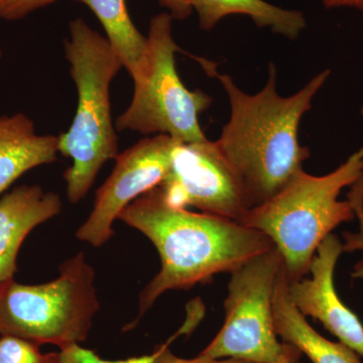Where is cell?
I'll return each instance as SVG.
<instances>
[{"label":"cell","instance_id":"cell-1","mask_svg":"<svg viewBox=\"0 0 363 363\" xmlns=\"http://www.w3.org/2000/svg\"><path fill=\"white\" fill-rule=\"evenodd\" d=\"M118 219L147 236L161 259V271L143 289L138 316L126 329L133 328L162 294L209 283L276 248L267 234L238 221L172 207L157 188L136 198Z\"/></svg>","mask_w":363,"mask_h":363},{"label":"cell","instance_id":"cell-2","mask_svg":"<svg viewBox=\"0 0 363 363\" xmlns=\"http://www.w3.org/2000/svg\"><path fill=\"white\" fill-rule=\"evenodd\" d=\"M210 74L220 81L228 95L230 119L222 130L217 145L231 164L252 207L278 194L303 171L309 147L298 142V128L312 100L330 75L325 70L292 96H279L277 69L269 64L264 89L247 94L229 75H220L212 65Z\"/></svg>","mask_w":363,"mask_h":363},{"label":"cell","instance_id":"cell-3","mask_svg":"<svg viewBox=\"0 0 363 363\" xmlns=\"http://www.w3.org/2000/svg\"><path fill=\"white\" fill-rule=\"evenodd\" d=\"M69 32L65 54L78 104L70 128L59 135V152L73 162L64 179L69 201L78 203L89 192L104 164L118 156L109 90L124 67L108 39L82 18L72 21Z\"/></svg>","mask_w":363,"mask_h":363},{"label":"cell","instance_id":"cell-4","mask_svg":"<svg viewBox=\"0 0 363 363\" xmlns=\"http://www.w3.org/2000/svg\"><path fill=\"white\" fill-rule=\"evenodd\" d=\"M362 176L363 147L327 175L303 169L278 194L250 208L238 223L267 234L283 257L286 278L298 281L309 274L322 241L354 219L352 204L340 201L339 195Z\"/></svg>","mask_w":363,"mask_h":363},{"label":"cell","instance_id":"cell-5","mask_svg":"<svg viewBox=\"0 0 363 363\" xmlns=\"http://www.w3.org/2000/svg\"><path fill=\"white\" fill-rule=\"evenodd\" d=\"M95 272L84 253L60 267L58 278L40 285H0V336L11 335L60 350L85 341L99 310Z\"/></svg>","mask_w":363,"mask_h":363},{"label":"cell","instance_id":"cell-6","mask_svg":"<svg viewBox=\"0 0 363 363\" xmlns=\"http://www.w3.org/2000/svg\"><path fill=\"white\" fill-rule=\"evenodd\" d=\"M173 18L161 13L150 21L147 49L128 108L117 117V130L138 131L142 135H167L182 143L206 140L199 124V114L212 104L210 95L189 90L176 69L179 47L172 33Z\"/></svg>","mask_w":363,"mask_h":363},{"label":"cell","instance_id":"cell-7","mask_svg":"<svg viewBox=\"0 0 363 363\" xmlns=\"http://www.w3.org/2000/svg\"><path fill=\"white\" fill-rule=\"evenodd\" d=\"M283 267V257L274 248L231 272L224 302L225 321L199 355L255 363H300L302 353L291 344L279 342L274 330L272 302Z\"/></svg>","mask_w":363,"mask_h":363},{"label":"cell","instance_id":"cell-8","mask_svg":"<svg viewBox=\"0 0 363 363\" xmlns=\"http://www.w3.org/2000/svg\"><path fill=\"white\" fill-rule=\"evenodd\" d=\"M160 193L172 207L240 221L252 208L240 179L216 142L179 143Z\"/></svg>","mask_w":363,"mask_h":363},{"label":"cell","instance_id":"cell-9","mask_svg":"<svg viewBox=\"0 0 363 363\" xmlns=\"http://www.w3.org/2000/svg\"><path fill=\"white\" fill-rule=\"evenodd\" d=\"M179 143L169 135H157L118 154L113 172L97 191L92 212L76 233L78 240L95 247L111 240L113 222L124 208L166 178Z\"/></svg>","mask_w":363,"mask_h":363},{"label":"cell","instance_id":"cell-10","mask_svg":"<svg viewBox=\"0 0 363 363\" xmlns=\"http://www.w3.org/2000/svg\"><path fill=\"white\" fill-rule=\"evenodd\" d=\"M342 243L329 234L318 247L310 267V278L289 281L288 292L293 304L305 317L310 316L323 325L339 342L363 357V324L340 297L334 284V271Z\"/></svg>","mask_w":363,"mask_h":363},{"label":"cell","instance_id":"cell-11","mask_svg":"<svg viewBox=\"0 0 363 363\" xmlns=\"http://www.w3.org/2000/svg\"><path fill=\"white\" fill-rule=\"evenodd\" d=\"M61 209L60 196L38 185L20 186L0 197V285L13 279L26 236Z\"/></svg>","mask_w":363,"mask_h":363},{"label":"cell","instance_id":"cell-12","mask_svg":"<svg viewBox=\"0 0 363 363\" xmlns=\"http://www.w3.org/2000/svg\"><path fill=\"white\" fill-rule=\"evenodd\" d=\"M59 136L39 135L23 113L0 114V197L26 172L57 161Z\"/></svg>","mask_w":363,"mask_h":363},{"label":"cell","instance_id":"cell-13","mask_svg":"<svg viewBox=\"0 0 363 363\" xmlns=\"http://www.w3.org/2000/svg\"><path fill=\"white\" fill-rule=\"evenodd\" d=\"M272 312L277 335L284 342L295 346L313 363H362L354 350L323 337L308 323L289 296L285 264L277 279Z\"/></svg>","mask_w":363,"mask_h":363},{"label":"cell","instance_id":"cell-14","mask_svg":"<svg viewBox=\"0 0 363 363\" xmlns=\"http://www.w3.org/2000/svg\"><path fill=\"white\" fill-rule=\"evenodd\" d=\"M199 18L200 28L211 30L226 16L240 14L252 18L259 28H271L290 40H296L307 26L304 13L272 6L264 0H190Z\"/></svg>","mask_w":363,"mask_h":363},{"label":"cell","instance_id":"cell-15","mask_svg":"<svg viewBox=\"0 0 363 363\" xmlns=\"http://www.w3.org/2000/svg\"><path fill=\"white\" fill-rule=\"evenodd\" d=\"M86 4L97 16L106 32L107 39L123 61L131 78L140 71L147 38L133 25L124 0H77Z\"/></svg>","mask_w":363,"mask_h":363},{"label":"cell","instance_id":"cell-16","mask_svg":"<svg viewBox=\"0 0 363 363\" xmlns=\"http://www.w3.org/2000/svg\"><path fill=\"white\" fill-rule=\"evenodd\" d=\"M0 363H59L58 353H42L38 344L16 336H0Z\"/></svg>","mask_w":363,"mask_h":363},{"label":"cell","instance_id":"cell-17","mask_svg":"<svg viewBox=\"0 0 363 363\" xmlns=\"http://www.w3.org/2000/svg\"><path fill=\"white\" fill-rule=\"evenodd\" d=\"M351 187L352 188L348 194V200L352 204L355 216L359 222V229L357 233H343V252H352L357 250L363 252V176ZM351 277L353 279H363V259L355 264Z\"/></svg>","mask_w":363,"mask_h":363},{"label":"cell","instance_id":"cell-18","mask_svg":"<svg viewBox=\"0 0 363 363\" xmlns=\"http://www.w3.org/2000/svg\"><path fill=\"white\" fill-rule=\"evenodd\" d=\"M157 351L152 354L123 360H105L94 351L81 347L79 343L70 344L59 352V363H154Z\"/></svg>","mask_w":363,"mask_h":363},{"label":"cell","instance_id":"cell-19","mask_svg":"<svg viewBox=\"0 0 363 363\" xmlns=\"http://www.w3.org/2000/svg\"><path fill=\"white\" fill-rule=\"evenodd\" d=\"M57 0H0V20L14 21L38 9L51 6Z\"/></svg>","mask_w":363,"mask_h":363},{"label":"cell","instance_id":"cell-20","mask_svg":"<svg viewBox=\"0 0 363 363\" xmlns=\"http://www.w3.org/2000/svg\"><path fill=\"white\" fill-rule=\"evenodd\" d=\"M171 341L169 340L166 344H162L157 348V357L154 363H255L250 360L240 359V358H209L201 357V355H198L192 359H186V358L177 357L169 350V344Z\"/></svg>","mask_w":363,"mask_h":363},{"label":"cell","instance_id":"cell-21","mask_svg":"<svg viewBox=\"0 0 363 363\" xmlns=\"http://www.w3.org/2000/svg\"><path fill=\"white\" fill-rule=\"evenodd\" d=\"M162 7L168 9L173 20L183 21L193 13L190 0H157Z\"/></svg>","mask_w":363,"mask_h":363},{"label":"cell","instance_id":"cell-22","mask_svg":"<svg viewBox=\"0 0 363 363\" xmlns=\"http://www.w3.org/2000/svg\"><path fill=\"white\" fill-rule=\"evenodd\" d=\"M322 4L328 9L351 7L363 11V0H322Z\"/></svg>","mask_w":363,"mask_h":363},{"label":"cell","instance_id":"cell-23","mask_svg":"<svg viewBox=\"0 0 363 363\" xmlns=\"http://www.w3.org/2000/svg\"><path fill=\"white\" fill-rule=\"evenodd\" d=\"M362 116H363V107L362 108Z\"/></svg>","mask_w":363,"mask_h":363},{"label":"cell","instance_id":"cell-24","mask_svg":"<svg viewBox=\"0 0 363 363\" xmlns=\"http://www.w3.org/2000/svg\"><path fill=\"white\" fill-rule=\"evenodd\" d=\"M279 363H288V362H279Z\"/></svg>","mask_w":363,"mask_h":363}]
</instances>
